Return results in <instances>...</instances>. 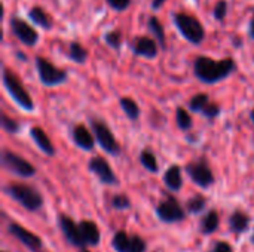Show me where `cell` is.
Segmentation results:
<instances>
[{"mask_svg": "<svg viewBox=\"0 0 254 252\" xmlns=\"http://www.w3.org/2000/svg\"><path fill=\"white\" fill-rule=\"evenodd\" d=\"M3 252H6V251H3Z\"/></svg>", "mask_w": 254, "mask_h": 252, "instance_id": "7bdbcfd3", "label": "cell"}, {"mask_svg": "<svg viewBox=\"0 0 254 252\" xmlns=\"http://www.w3.org/2000/svg\"><path fill=\"white\" fill-rule=\"evenodd\" d=\"M253 242H254V238H253Z\"/></svg>", "mask_w": 254, "mask_h": 252, "instance_id": "b9f144b4", "label": "cell"}, {"mask_svg": "<svg viewBox=\"0 0 254 252\" xmlns=\"http://www.w3.org/2000/svg\"><path fill=\"white\" fill-rule=\"evenodd\" d=\"M112 245L116 252H129L131 248V239L128 238V235L125 232H118L113 236Z\"/></svg>", "mask_w": 254, "mask_h": 252, "instance_id": "d4e9b609", "label": "cell"}, {"mask_svg": "<svg viewBox=\"0 0 254 252\" xmlns=\"http://www.w3.org/2000/svg\"><path fill=\"white\" fill-rule=\"evenodd\" d=\"M165 1H167V0H152V4H150V6H152L153 10H159Z\"/></svg>", "mask_w": 254, "mask_h": 252, "instance_id": "74e56055", "label": "cell"}, {"mask_svg": "<svg viewBox=\"0 0 254 252\" xmlns=\"http://www.w3.org/2000/svg\"><path fill=\"white\" fill-rule=\"evenodd\" d=\"M79 252H89V251H86V250H82V251H79Z\"/></svg>", "mask_w": 254, "mask_h": 252, "instance_id": "60d3db41", "label": "cell"}, {"mask_svg": "<svg viewBox=\"0 0 254 252\" xmlns=\"http://www.w3.org/2000/svg\"><path fill=\"white\" fill-rule=\"evenodd\" d=\"M205 198H202V196H195V198H192L189 202H188V209L192 212V214H198V212H201L204 208H205Z\"/></svg>", "mask_w": 254, "mask_h": 252, "instance_id": "4dcf8cb0", "label": "cell"}, {"mask_svg": "<svg viewBox=\"0 0 254 252\" xmlns=\"http://www.w3.org/2000/svg\"><path fill=\"white\" fill-rule=\"evenodd\" d=\"M235 70H237V64L232 58H225V59L216 61L210 56L201 55L193 62L195 76L207 85H214L217 82L225 80Z\"/></svg>", "mask_w": 254, "mask_h": 252, "instance_id": "6da1fadb", "label": "cell"}, {"mask_svg": "<svg viewBox=\"0 0 254 252\" xmlns=\"http://www.w3.org/2000/svg\"><path fill=\"white\" fill-rule=\"evenodd\" d=\"M249 36H250L252 40H254V16L253 19H252V22H250V27H249Z\"/></svg>", "mask_w": 254, "mask_h": 252, "instance_id": "f35d334b", "label": "cell"}, {"mask_svg": "<svg viewBox=\"0 0 254 252\" xmlns=\"http://www.w3.org/2000/svg\"><path fill=\"white\" fill-rule=\"evenodd\" d=\"M9 232H10L21 244H24L31 252H40V250H42V241H40V238L36 236V235H33L31 232H28L27 229L21 227L19 224L12 223V224L9 226Z\"/></svg>", "mask_w": 254, "mask_h": 252, "instance_id": "30bf717a", "label": "cell"}, {"mask_svg": "<svg viewBox=\"0 0 254 252\" xmlns=\"http://www.w3.org/2000/svg\"><path fill=\"white\" fill-rule=\"evenodd\" d=\"M164 181L167 184L168 189L171 190H180L183 186V180H182V171L177 165H173L164 175Z\"/></svg>", "mask_w": 254, "mask_h": 252, "instance_id": "ffe728a7", "label": "cell"}, {"mask_svg": "<svg viewBox=\"0 0 254 252\" xmlns=\"http://www.w3.org/2000/svg\"><path fill=\"white\" fill-rule=\"evenodd\" d=\"M208 104H210L208 95H207V94H198V95H195V97L189 101V108H190L192 111H202Z\"/></svg>", "mask_w": 254, "mask_h": 252, "instance_id": "4316f807", "label": "cell"}, {"mask_svg": "<svg viewBox=\"0 0 254 252\" xmlns=\"http://www.w3.org/2000/svg\"><path fill=\"white\" fill-rule=\"evenodd\" d=\"M176 120H177V125L180 129L186 131L192 126V119H190V114L183 108V107H179L177 111H176Z\"/></svg>", "mask_w": 254, "mask_h": 252, "instance_id": "83f0119b", "label": "cell"}, {"mask_svg": "<svg viewBox=\"0 0 254 252\" xmlns=\"http://www.w3.org/2000/svg\"><path fill=\"white\" fill-rule=\"evenodd\" d=\"M58 223H60V227L64 233V236L67 238V241L74 245V247H79V248H83L85 245V241L82 238V233H80V229L79 226L68 217L65 215H60L58 218Z\"/></svg>", "mask_w": 254, "mask_h": 252, "instance_id": "7c38bea8", "label": "cell"}, {"mask_svg": "<svg viewBox=\"0 0 254 252\" xmlns=\"http://www.w3.org/2000/svg\"><path fill=\"white\" fill-rule=\"evenodd\" d=\"M250 116H252V120L254 122V110H252V113H250Z\"/></svg>", "mask_w": 254, "mask_h": 252, "instance_id": "ab89813d", "label": "cell"}, {"mask_svg": "<svg viewBox=\"0 0 254 252\" xmlns=\"http://www.w3.org/2000/svg\"><path fill=\"white\" fill-rule=\"evenodd\" d=\"M112 205H113V208H116V209H128L131 203H129V199H128L127 196L119 195V196H115V198H113Z\"/></svg>", "mask_w": 254, "mask_h": 252, "instance_id": "d6a6232c", "label": "cell"}, {"mask_svg": "<svg viewBox=\"0 0 254 252\" xmlns=\"http://www.w3.org/2000/svg\"><path fill=\"white\" fill-rule=\"evenodd\" d=\"M226 13H228V1H226V0H219V1L214 4L213 16H214L219 22H223V19L226 18Z\"/></svg>", "mask_w": 254, "mask_h": 252, "instance_id": "f546056e", "label": "cell"}, {"mask_svg": "<svg viewBox=\"0 0 254 252\" xmlns=\"http://www.w3.org/2000/svg\"><path fill=\"white\" fill-rule=\"evenodd\" d=\"M9 27H10L12 34L21 43H24L25 46H34V45H37L40 36H39V33L25 19H22L19 16H12L10 21H9Z\"/></svg>", "mask_w": 254, "mask_h": 252, "instance_id": "52a82bcc", "label": "cell"}, {"mask_svg": "<svg viewBox=\"0 0 254 252\" xmlns=\"http://www.w3.org/2000/svg\"><path fill=\"white\" fill-rule=\"evenodd\" d=\"M202 113L207 116V117H210V119H213V117H216L219 113H220V108H219V105L217 104H214V102H210L204 110H202Z\"/></svg>", "mask_w": 254, "mask_h": 252, "instance_id": "d590c367", "label": "cell"}, {"mask_svg": "<svg viewBox=\"0 0 254 252\" xmlns=\"http://www.w3.org/2000/svg\"><path fill=\"white\" fill-rule=\"evenodd\" d=\"M89 169L100 178L101 183L104 184H116V175L112 171L110 165L100 156L92 157L89 162Z\"/></svg>", "mask_w": 254, "mask_h": 252, "instance_id": "4fadbf2b", "label": "cell"}, {"mask_svg": "<svg viewBox=\"0 0 254 252\" xmlns=\"http://www.w3.org/2000/svg\"><path fill=\"white\" fill-rule=\"evenodd\" d=\"M4 192L28 211H37L43 203L40 193L25 184H9L6 186Z\"/></svg>", "mask_w": 254, "mask_h": 252, "instance_id": "277c9868", "label": "cell"}, {"mask_svg": "<svg viewBox=\"0 0 254 252\" xmlns=\"http://www.w3.org/2000/svg\"><path fill=\"white\" fill-rule=\"evenodd\" d=\"M106 1L113 10H119V12L127 10L131 3V0H106Z\"/></svg>", "mask_w": 254, "mask_h": 252, "instance_id": "836d02e7", "label": "cell"}, {"mask_svg": "<svg viewBox=\"0 0 254 252\" xmlns=\"http://www.w3.org/2000/svg\"><path fill=\"white\" fill-rule=\"evenodd\" d=\"M36 68L39 73V79L45 86H57L67 80V71L55 67L51 61L43 56H36L34 59Z\"/></svg>", "mask_w": 254, "mask_h": 252, "instance_id": "5b68a950", "label": "cell"}, {"mask_svg": "<svg viewBox=\"0 0 254 252\" xmlns=\"http://www.w3.org/2000/svg\"><path fill=\"white\" fill-rule=\"evenodd\" d=\"M30 134H31V138L34 140V143L37 144V147H39L45 154H48V156H54V154H55V149H54V146H52L49 137L43 132L42 128H37V126H36V128H31Z\"/></svg>", "mask_w": 254, "mask_h": 252, "instance_id": "e0dca14e", "label": "cell"}, {"mask_svg": "<svg viewBox=\"0 0 254 252\" xmlns=\"http://www.w3.org/2000/svg\"><path fill=\"white\" fill-rule=\"evenodd\" d=\"M104 42L113 48V49H119L122 46V31L121 30H112L104 36Z\"/></svg>", "mask_w": 254, "mask_h": 252, "instance_id": "f1b7e54d", "label": "cell"}, {"mask_svg": "<svg viewBox=\"0 0 254 252\" xmlns=\"http://www.w3.org/2000/svg\"><path fill=\"white\" fill-rule=\"evenodd\" d=\"M217 227H219V214L216 211H210L201 221V232L204 235H210L216 232Z\"/></svg>", "mask_w": 254, "mask_h": 252, "instance_id": "7402d4cb", "label": "cell"}, {"mask_svg": "<svg viewBox=\"0 0 254 252\" xmlns=\"http://www.w3.org/2000/svg\"><path fill=\"white\" fill-rule=\"evenodd\" d=\"M132 52L137 56H144V58H156L158 56V42L155 39H150L147 36H138L134 39L132 45Z\"/></svg>", "mask_w": 254, "mask_h": 252, "instance_id": "8fae6325", "label": "cell"}, {"mask_svg": "<svg viewBox=\"0 0 254 252\" xmlns=\"http://www.w3.org/2000/svg\"><path fill=\"white\" fill-rule=\"evenodd\" d=\"M73 141L76 143L77 147H80L83 150H92L94 144H95L94 137L91 135V132L82 125H79V126H76L73 129Z\"/></svg>", "mask_w": 254, "mask_h": 252, "instance_id": "2e32d148", "label": "cell"}, {"mask_svg": "<svg viewBox=\"0 0 254 252\" xmlns=\"http://www.w3.org/2000/svg\"><path fill=\"white\" fill-rule=\"evenodd\" d=\"M1 128L9 134H16L19 129V125L13 119L7 117L6 114H1Z\"/></svg>", "mask_w": 254, "mask_h": 252, "instance_id": "1f68e13d", "label": "cell"}, {"mask_svg": "<svg viewBox=\"0 0 254 252\" xmlns=\"http://www.w3.org/2000/svg\"><path fill=\"white\" fill-rule=\"evenodd\" d=\"M249 217L244 214V212H234L232 217L229 218V224H231V229L232 232L235 233H243L247 230V226H249Z\"/></svg>", "mask_w": 254, "mask_h": 252, "instance_id": "603a6c76", "label": "cell"}, {"mask_svg": "<svg viewBox=\"0 0 254 252\" xmlns=\"http://www.w3.org/2000/svg\"><path fill=\"white\" fill-rule=\"evenodd\" d=\"M156 212H158V217L165 223H177L185 218V211L174 199H168L162 202L156 208Z\"/></svg>", "mask_w": 254, "mask_h": 252, "instance_id": "9c48e42d", "label": "cell"}, {"mask_svg": "<svg viewBox=\"0 0 254 252\" xmlns=\"http://www.w3.org/2000/svg\"><path fill=\"white\" fill-rule=\"evenodd\" d=\"M79 229H80V233H82V238L85 241V244L88 245H98L100 244V230L97 227L95 223L92 221H82L79 224Z\"/></svg>", "mask_w": 254, "mask_h": 252, "instance_id": "ac0fdd59", "label": "cell"}, {"mask_svg": "<svg viewBox=\"0 0 254 252\" xmlns=\"http://www.w3.org/2000/svg\"><path fill=\"white\" fill-rule=\"evenodd\" d=\"M91 126H92V131L95 132L97 141L103 147V150L107 151L112 156H118L119 151H121V147H119L116 138L113 137L112 131L109 129V126L104 125L100 120H92L91 122Z\"/></svg>", "mask_w": 254, "mask_h": 252, "instance_id": "ba28073f", "label": "cell"}, {"mask_svg": "<svg viewBox=\"0 0 254 252\" xmlns=\"http://www.w3.org/2000/svg\"><path fill=\"white\" fill-rule=\"evenodd\" d=\"M213 252H234V251H232V247H231L229 244H226V242H219V244H216V247H214Z\"/></svg>", "mask_w": 254, "mask_h": 252, "instance_id": "8d00e7d4", "label": "cell"}, {"mask_svg": "<svg viewBox=\"0 0 254 252\" xmlns=\"http://www.w3.org/2000/svg\"><path fill=\"white\" fill-rule=\"evenodd\" d=\"M189 177L193 180V183H196L198 186L201 187H210L213 183H214V177H213V172L202 163H190L188 168H186Z\"/></svg>", "mask_w": 254, "mask_h": 252, "instance_id": "5bb4252c", "label": "cell"}, {"mask_svg": "<svg viewBox=\"0 0 254 252\" xmlns=\"http://www.w3.org/2000/svg\"><path fill=\"white\" fill-rule=\"evenodd\" d=\"M68 58L76 64H85L88 59V50L79 42H71L68 46Z\"/></svg>", "mask_w": 254, "mask_h": 252, "instance_id": "44dd1931", "label": "cell"}, {"mask_svg": "<svg viewBox=\"0 0 254 252\" xmlns=\"http://www.w3.org/2000/svg\"><path fill=\"white\" fill-rule=\"evenodd\" d=\"M28 18L36 24L39 25L40 28L43 30H51L54 27V21H52V16L40 6H33L30 10H28Z\"/></svg>", "mask_w": 254, "mask_h": 252, "instance_id": "9a60e30c", "label": "cell"}, {"mask_svg": "<svg viewBox=\"0 0 254 252\" xmlns=\"http://www.w3.org/2000/svg\"><path fill=\"white\" fill-rule=\"evenodd\" d=\"M146 251V244L141 238L138 236H134L131 239V248H129V252H144Z\"/></svg>", "mask_w": 254, "mask_h": 252, "instance_id": "e575fe53", "label": "cell"}, {"mask_svg": "<svg viewBox=\"0 0 254 252\" xmlns=\"http://www.w3.org/2000/svg\"><path fill=\"white\" fill-rule=\"evenodd\" d=\"M121 107L122 110L125 111V114L131 119V120H135L138 116H140V108L137 105V102L132 100V98H128V97H124L121 98Z\"/></svg>", "mask_w": 254, "mask_h": 252, "instance_id": "cb8c5ba5", "label": "cell"}, {"mask_svg": "<svg viewBox=\"0 0 254 252\" xmlns=\"http://www.w3.org/2000/svg\"><path fill=\"white\" fill-rule=\"evenodd\" d=\"M147 27H149V31L153 34L155 40L158 42L159 48L167 49V36H165V30H164V25L159 21V18L155 16V15L150 16L149 21H147Z\"/></svg>", "mask_w": 254, "mask_h": 252, "instance_id": "d6986e66", "label": "cell"}, {"mask_svg": "<svg viewBox=\"0 0 254 252\" xmlns=\"http://www.w3.org/2000/svg\"><path fill=\"white\" fill-rule=\"evenodd\" d=\"M1 165L4 169L10 171L15 175L22 177V178H28L36 174V169L30 162H27L25 159H22L18 154L7 151V150H4L1 153Z\"/></svg>", "mask_w": 254, "mask_h": 252, "instance_id": "8992f818", "label": "cell"}, {"mask_svg": "<svg viewBox=\"0 0 254 252\" xmlns=\"http://www.w3.org/2000/svg\"><path fill=\"white\" fill-rule=\"evenodd\" d=\"M173 22L180 31V34L192 45L198 46L205 39V28L199 22V19L193 15L185 13V12H174L173 13Z\"/></svg>", "mask_w": 254, "mask_h": 252, "instance_id": "7a4b0ae2", "label": "cell"}, {"mask_svg": "<svg viewBox=\"0 0 254 252\" xmlns=\"http://www.w3.org/2000/svg\"><path fill=\"white\" fill-rule=\"evenodd\" d=\"M1 79H3V85L6 88V91L9 92V95L13 98V101L24 110L31 111L34 108V102L30 97V94L27 92V89L22 86V83L19 82V79L15 76L13 71H10L9 68L3 67V73H1Z\"/></svg>", "mask_w": 254, "mask_h": 252, "instance_id": "3957f363", "label": "cell"}, {"mask_svg": "<svg viewBox=\"0 0 254 252\" xmlns=\"http://www.w3.org/2000/svg\"><path fill=\"white\" fill-rule=\"evenodd\" d=\"M140 162L143 163V166L147 169V171H150V172H158V162H156V157L153 156V153L152 151H149V150H144V151H141V154H140Z\"/></svg>", "mask_w": 254, "mask_h": 252, "instance_id": "484cf974", "label": "cell"}]
</instances>
